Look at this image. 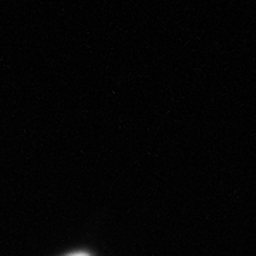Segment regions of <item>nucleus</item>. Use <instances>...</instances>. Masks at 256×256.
<instances>
[{
	"instance_id": "f257e3e1",
	"label": "nucleus",
	"mask_w": 256,
	"mask_h": 256,
	"mask_svg": "<svg viewBox=\"0 0 256 256\" xmlns=\"http://www.w3.org/2000/svg\"><path fill=\"white\" fill-rule=\"evenodd\" d=\"M68 256H88V255H86V254H73V255H68Z\"/></svg>"
}]
</instances>
